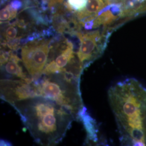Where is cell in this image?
<instances>
[{
	"instance_id": "1",
	"label": "cell",
	"mask_w": 146,
	"mask_h": 146,
	"mask_svg": "<svg viewBox=\"0 0 146 146\" xmlns=\"http://www.w3.org/2000/svg\"><path fill=\"white\" fill-rule=\"evenodd\" d=\"M108 98L122 145L146 146V87L127 78L110 87Z\"/></svg>"
},
{
	"instance_id": "2",
	"label": "cell",
	"mask_w": 146,
	"mask_h": 146,
	"mask_svg": "<svg viewBox=\"0 0 146 146\" xmlns=\"http://www.w3.org/2000/svg\"><path fill=\"white\" fill-rule=\"evenodd\" d=\"M12 106L35 142L42 146L61 142L75 120L68 110L42 96L17 101Z\"/></svg>"
},
{
	"instance_id": "3",
	"label": "cell",
	"mask_w": 146,
	"mask_h": 146,
	"mask_svg": "<svg viewBox=\"0 0 146 146\" xmlns=\"http://www.w3.org/2000/svg\"><path fill=\"white\" fill-rule=\"evenodd\" d=\"M33 83L39 96L51 100L68 110L75 120L80 116L84 106L80 89V81L62 74L43 75Z\"/></svg>"
},
{
	"instance_id": "4",
	"label": "cell",
	"mask_w": 146,
	"mask_h": 146,
	"mask_svg": "<svg viewBox=\"0 0 146 146\" xmlns=\"http://www.w3.org/2000/svg\"><path fill=\"white\" fill-rule=\"evenodd\" d=\"M84 68L73 43L67 39L60 40L50 46L48 58L42 75L60 74L68 78L80 81Z\"/></svg>"
},
{
	"instance_id": "5",
	"label": "cell",
	"mask_w": 146,
	"mask_h": 146,
	"mask_svg": "<svg viewBox=\"0 0 146 146\" xmlns=\"http://www.w3.org/2000/svg\"><path fill=\"white\" fill-rule=\"evenodd\" d=\"M41 35L25 42L21 47L22 62L34 81L42 76L48 60L51 40Z\"/></svg>"
},
{
	"instance_id": "6",
	"label": "cell",
	"mask_w": 146,
	"mask_h": 146,
	"mask_svg": "<svg viewBox=\"0 0 146 146\" xmlns=\"http://www.w3.org/2000/svg\"><path fill=\"white\" fill-rule=\"evenodd\" d=\"M112 32L102 28L85 33L78 31L75 33V35L80 42L77 52L78 56L84 69L101 56Z\"/></svg>"
},
{
	"instance_id": "7",
	"label": "cell",
	"mask_w": 146,
	"mask_h": 146,
	"mask_svg": "<svg viewBox=\"0 0 146 146\" xmlns=\"http://www.w3.org/2000/svg\"><path fill=\"white\" fill-rule=\"evenodd\" d=\"M39 96L33 82L19 79H1V98L13 106L19 101Z\"/></svg>"
},
{
	"instance_id": "8",
	"label": "cell",
	"mask_w": 146,
	"mask_h": 146,
	"mask_svg": "<svg viewBox=\"0 0 146 146\" xmlns=\"http://www.w3.org/2000/svg\"><path fill=\"white\" fill-rule=\"evenodd\" d=\"M13 50H1V70L5 77L11 79H19L29 84L34 82L27 72L22 60Z\"/></svg>"
},
{
	"instance_id": "9",
	"label": "cell",
	"mask_w": 146,
	"mask_h": 146,
	"mask_svg": "<svg viewBox=\"0 0 146 146\" xmlns=\"http://www.w3.org/2000/svg\"><path fill=\"white\" fill-rule=\"evenodd\" d=\"M110 5H119L121 20L124 23L146 14V0H108Z\"/></svg>"
},
{
	"instance_id": "10",
	"label": "cell",
	"mask_w": 146,
	"mask_h": 146,
	"mask_svg": "<svg viewBox=\"0 0 146 146\" xmlns=\"http://www.w3.org/2000/svg\"><path fill=\"white\" fill-rule=\"evenodd\" d=\"M110 5L108 0H88L87 3L82 11L77 12L76 17L79 20L97 14Z\"/></svg>"
},
{
	"instance_id": "11",
	"label": "cell",
	"mask_w": 146,
	"mask_h": 146,
	"mask_svg": "<svg viewBox=\"0 0 146 146\" xmlns=\"http://www.w3.org/2000/svg\"><path fill=\"white\" fill-rule=\"evenodd\" d=\"M86 108L84 109L83 111L81 114L80 116V119H81L84 123L85 128L87 132L88 140L93 141L94 142H96L98 140L97 133L98 132L97 127L96 125L94 119L90 116V115L87 114L86 112Z\"/></svg>"
},
{
	"instance_id": "12",
	"label": "cell",
	"mask_w": 146,
	"mask_h": 146,
	"mask_svg": "<svg viewBox=\"0 0 146 146\" xmlns=\"http://www.w3.org/2000/svg\"><path fill=\"white\" fill-rule=\"evenodd\" d=\"M17 10L13 9L10 5H8L1 11L0 20L1 22L11 21L15 18Z\"/></svg>"
},
{
	"instance_id": "13",
	"label": "cell",
	"mask_w": 146,
	"mask_h": 146,
	"mask_svg": "<svg viewBox=\"0 0 146 146\" xmlns=\"http://www.w3.org/2000/svg\"><path fill=\"white\" fill-rule=\"evenodd\" d=\"M88 0H67V7L69 10L78 12L82 11L87 3Z\"/></svg>"
},
{
	"instance_id": "14",
	"label": "cell",
	"mask_w": 146,
	"mask_h": 146,
	"mask_svg": "<svg viewBox=\"0 0 146 146\" xmlns=\"http://www.w3.org/2000/svg\"><path fill=\"white\" fill-rule=\"evenodd\" d=\"M63 1V0H43V4H46L48 7L51 8L58 4L62 3Z\"/></svg>"
},
{
	"instance_id": "15",
	"label": "cell",
	"mask_w": 146,
	"mask_h": 146,
	"mask_svg": "<svg viewBox=\"0 0 146 146\" xmlns=\"http://www.w3.org/2000/svg\"><path fill=\"white\" fill-rule=\"evenodd\" d=\"M10 5L13 9L17 11L21 9L22 6V3L20 0H12L11 1Z\"/></svg>"
}]
</instances>
